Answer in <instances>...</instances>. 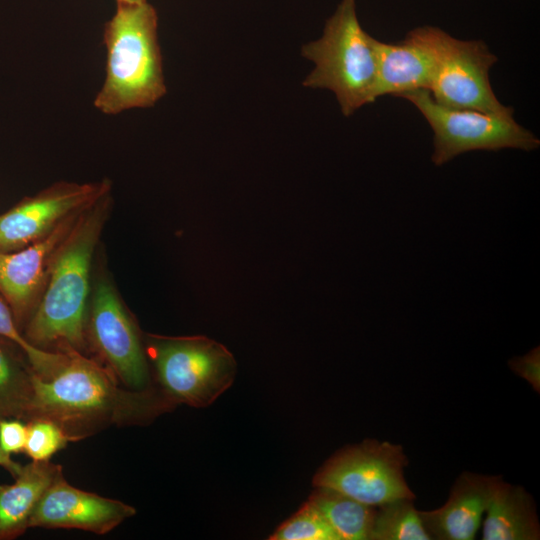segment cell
I'll use <instances>...</instances> for the list:
<instances>
[{
  "mask_svg": "<svg viewBox=\"0 0 540 540\" xmlns=\"http://www.w3.org/2000/svg\"><path fill=\"white\" fill-rule=\"evenodd\" d=\"M147 0H116V2H127V3H137V2H143Z\"/></svg>",
  "mask_w": 540,
  "mask_h": 540,
  "instance_id": "cell-26",
  "label": "cell"
},
{
  "mask_svg": "<svg viewBox=\"0 0 540 540\" xmlns=\"http://www.w3.org/2000/svg\"><path fill=\"white\" fill-rule=\"evenodd\" d=\"M82 212L69 217L49 234L24 248L0 252V295L10 307L18 326L27 322L32 314L55 253Z\"/></svg>",
  "mask_w": 540,
  "mask_h": 540,
  "instance_id": "cell-13",
  "label": "cell"
},
{
  "mask_svg": "<svg viewBox=\"0 0 540 540\" xmlns=\"http://www.w3.org/2000/svg\"><path fill=\"white\" fill-rule=\"evenodd\" d=\"M407 464L400 445L365 440L330 458L314 476L313 484L375 507L399 498L415 499L403 474Z\"/></svg>",
  "mask_w": 540,
  "mask_h": 540,
  "instance_id": "cell-7",
  "label": "cell"
},
{
  "mask_svg": "<svg viewBox=\"0 0 540 540\" xmlns=\"http://www.w3.org/2000/svg\"><path fill=\"white\" fill-rule=\"evenodd\" d=\"M309 502L319 510L341 540L369 539L375 506L324 487H317Z\"/></svg>",
  "mask_w": 540,
  "mask_h": 540,
  "instance_id": "cell-17",
  "label": "cell"
},
{
  "mask_svg": "<svg viewBox=\"0 0 540 540\" xmlns=\"http://www.w3.org/2000/svg\"><path fill=\"white\" fill-rule=\"evenodd\" d=\"M376 41L361 27L355 0H342L326 21L321 38L302 46V56L315 65L303 85L332 91L344 116L374 102Z\"/></svg>",
  "mask_w": 540,
  "mask_h": 540,
  "instance_id": "cell-4",
  "label": "cell"
},
{
  "mask_svg": "<svg viewBox=\"0 0 540 540\" xmlns=\"http://www.w3.org/2000/svg\"><path fill=\"white\" fill-rule=\"evenodd\" d=\"M110 206L109 193L85 209L57 249L41 296L26 322L24 335L33 345L79 352L86 346L92 260Z\"/></svg>",
  "mask_w": 540,
  "mask_h": 540,
  "instance_id": "cell-2",
  "label": "cell"
},
{
  "mask_svg": "<svg viewBox=\"0 0 540 540\" xmlns=\"http://www.w3.org/2000/svg\"><path fill=\"white\" fill-rule=\"evenodd\" d=\"M73 441L57 423L46 418L27 421V437L24 452L32 461H49L59 450Z\"/></svg>",
  "mask_w": 540,
  "mask_h": 540,
  "instance_id": "cell-22",
  "label": "cell"
},
{
  "mask_svg": "<svg viewBox=\"0 0 540 540\" xmlns=\"http://www.w3.org/2000/svg\"><path fill=\"white\" fill-rule=\"evenodd\" d=\"M398 97L410 101L433 130L431 160L436 166L469 151L506 148L532 151L540 145V140L513 117L446 108L436 103L427 89L413 90Z\"/></svg>",
  "mask_w": 540,
  "mask_h": 540,
  "instance_id": "cell-6",
  "label": "cell"
},
{
  "mask_svg": "<svg viewBox=\"0 0 540 540\" xmlns=\"http://www.w3.org/2000/svg\"><path fill=\"white\" fill-rule=\"evenodd\" d=\"M449 34L437 27L411 30L399 43L376 41V98L430 90L441 64Z\"/></svg>",
  "mask_w": 540,
  "mask_h": 540,
  "instance_id": "cell-11",
  "label": "cell"
},
{
  "mask_svg": "<svg viewBox=\"0 0 540 540\" xmlns=\"http://www.w3.org/2000/svg\"><path fill=\"white\" fill-rule=\"evenodd\" d=\"M62 351L66 361L52 377L33 375L26 422L52 420L78 441L110 425L147 422L170 407L150 391L121 387L107 367L82 352Z\"/></svg>",
  "mask_w": 540,
  "mask_h": 540,
  "instance_id": "cell-1",
  "label": "cell"
},
{
  "mask_svg": "<svg viewBox=\"0 0 540 540\" xmlns=\"http://www.w3.org/2000/svg\"><path fill=\"white\" fill-rule=\"evenodd\" d=\"M482 539L536 540L540 526L532 496L498 477L485 511Z\"/></svg>",
  "mask_w": 540,
  "mask_h": 540,
  "instance_id": "cell-16",
  "label": "cell"
},
{
  "mask_svg": "<svg viewBox=\"0 0 540 540\" xmlns=\"http://www.w3.org/2000/svg\"><path fill=\"white\" fill-rule=\"evenodd\" d=\"M0 337L17 346L26 357L33 372L43 378L52 377L65 363V351H49L33 345L23 335L13 313L0 295Z\"/></svg>",
  "mask_w": 540,
  "mask_h": 540,
  "instance_id": "cell-20",
  "label": "cell"
},
{
  "mask_svg": "<svg viewBox=\"0 0 540 540\" xmlns=\"http://www.w3.org/2000/svg\"><path fill=\"white\" fill-rule=\"evenodd\" d=\"M17 350V346L0 337V415L25 420L35 373Z\"/></svg>",
  "mask_w": 540,
  "mask_h": 540,
  "instance_id": "cell-18",
  "label": "cell"
},
{
  "mask_svg": "<svg viewBox=\"0 0 540 540\" xmlns=\"http://www.w3.org/2000/svg\"><path fill=\"white\" fill-rule=\"evenodd\" d=\"M103 42L106 74L94 107L106 115L153 107L167 91L155 8L148 0L117 2Z\"/></svg>",
  "mask_w": 540,
  "mask_h": 540,
  "instance_id": "cell-3",
  "label": "cell"
},
{
  "mask_svg": "<svg viewBox=\"0 0 540 540\" xmlns=\"http://www.w3.org/2000/svg\"><path fill=\"white\" fill-rule=\"evenodd\" d=\"M166 398L206 407L233 383L237 364L220 343L203 336H150L145 351Z\"/></svg>",
  "mask_w": 540,
  "mask_h": 540,
  "instance_id": "cell-5",
  "label": "cell"
},
{
  "mask_svg": "<svg viewBox=\"0 0 540 540\" xmlns=\"http://www.w3.org/2000/svg\"><path fill=\"white\" fill-rule=\"evenodd\" d=\"M498 477L471 472L455 481L447 502L432 511H419L431 539L472 540L479 529Z\"/></svg>",
  "mask_w": 540,
  "mask_h": 540,
  "instance_id": "cell-14",
  "label": "cell"
},
{
  "mask_svg": "<svg viewBox=\"0 0 540 540\" xmlns=\"http://www.w3.org/2000/svg\"><path fill=\"white\" fill-rule=\"evenodd\" d=\"M509 367L518 376L528 381L533 389L540 391V349L533 348L521 357L513 358L509 361Z\"/></svg>",
  "mask_w": 540,
  "mask_h": 540,
  "instance_id": "cell-24",
  "label": "cell"
},
{
  "mask_svg": "<svg viewBox=\"0 0 540 540\" xmlns=\"http://www.w3.org/2000/svg\"><path fill=\"white\" fill-rule=\"evenodd\" d=\"M4 418L0 415V420ZM11 455L5 453L0 448V466L7 470L14 478L17 477L22 469V465H20L18 462L14 461L11 457Z\"/></svg>",
  "mask_w": 540,
  "mask_h": 540,
  "instance_id": "cell-25",
  "label": "cell"
},
{
  "mask_svg": "<svg viewBox=\"0 0 540 540\" xmlns=\"http://www.w3.org/2000/svg\"><path fill=\"white\" fill-rule=\"evenodd\" d=\"M414 499L399 498L376 506L369 540H429Z\"/></svg>",
  "mask_w": 540,
  "mask_h": 540,
  "instance_id": "cell-19",
  "label": "cell"
},
{
  "mask_svg": "<svg viewBox=\"0 0 540 540\" xmlns=\"http://www.w3.org/2000/svg\"><path fill=\"white\" fill-rule=\"evenodd\" d=\"M135 513L126 503L70 485L61 473L42 495L28 528L80 529L102 535Z\"/></svg>",
  "mask_w": 540,
  "mask_h": 540,
  "instance_id": "cell-12",
  "label": "cell"
},
{
  "mask_svg": "<svg viewBox=\"0 0 540 540\" xmlns=\"http://www.w3.org/2000/svg\"><path fill=\"white\" fill-rule=\"evenodd\" d=\"M61 473L60 465L32 461L22 467L13 484L0 485V540L14 539L28 529L36 505Z\"/></svg>",
  "mask_w": 540,
  "mask_h": 540,
  "instance_id": "cell-15",
  "label": "cell"
},
{
  "mask_svg": "<svg viewBox=\"0 0 540 540\" xmlns=\"http://www.w3.org/2000/svg\"><path fill=\"white\" fill-rule=\"evenodd\" d=\"M110 192L107 179L82 184L61 181L24 198L0 214V252L16 251L36 242Z\"/></svg>",
  "mask_w": 540,
  "mask_h": 540,
  "instance_id": "cell-9",
  "label": "cell"
},
{
  "mask_svg": "<svg viewBox=\"0 0 540 540\" xmlns=\"http://www.w3.org/2000/svg\"><path fill=\"white\" fill-rule=\"evenodd\" d=\"M27 437V423L19 418L0 420V448L7 454L24 451Z\"/></svg>",
  "mask_w": 540,
  "mask_h": 540,
  "instance_id": "cell-23",
  "label": "cell"
},
{
  "mask_svg": "<svg viewBox=\"0 0 540 540\" xmlns=\"http://www.w3.org/2000/svg\"><path fill=\"white\" fill-rule=\"evenodd\" d=\"M87 337L118 381L131 390H146L149 372L138 329L106 279L94 288L86 319Z\"/></svg>",
  "mask_w": 540,
  "mask_h": 540,
  "instance_id": "cell-8",
  "label": "cell"
},
{
  "mask_svg": "<svg viewBox=\"0 0 540 540\" xmlns=\"http://www.w3.org/2000/svg\"><path fill=\"white\" fill-rule=\"evenodd\" d=\"M496 62L484 42L450 35L429 90L432 98L446 108L513 117V108L500 103L490 84L489 71Z\"/></svg>",
  "mask_w": 540,
  "mask_h": 540,
  "instance_id": "cell-10",
  "label": "cell"
},
{
  "mask_svg": "<svg viewBox=\"0 0 540 540\" xmlns=\"http://www.w3.org/2000/svg\"><path fill=\"white\" fill-rule=\"evenodd\" d=\"M271 540H341L319 510L309 501L285 521Z\"/></svg>",
  "mask_w": 540,
  "mask_h": 540,
  "instance_id": "cell-21",
  "label": "cell"
}]
</instances>
